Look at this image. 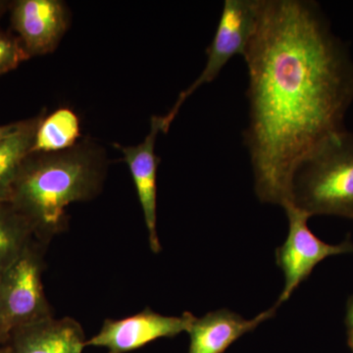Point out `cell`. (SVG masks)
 <instances>
[{
	"instance_id": "6da1fadb",
	"label": "cell",
	"mask_w": 353,
	"mask_h": 353,
	"mask_svg": "<svg viewBox=\"0 0 353 353\" xmlns=\"http://www.w3.org/2000/svg\"><path fill=\"white\" fill-rule=\"evenodd\" d=\"M243 58L250 79L243 139L255 194L283 206L297 165L345 130L353 60L320 6L308 0H259Z\"/></svg>"
},
{
	"instance_id": "7a4b0ae2",
	"label": "cell",
	"mask_w": 353,
	"mask_h": 353,
	"mask_svg": "<svg viewBox=\"0 0 353 353\" xmlns=\"http://www.w3.org/2000/svg\"><path fill=\"white\" fill-rule=\"evenodd\" d=\"M108 169L105 150L90 138L63 152L30 153L8 202L29 222L34 238L48 245L68 228L69 205L101 194Z\"/></svg>"
},
{
	"instance_id": "3957f363",
	"label": "cell",
	"mask_w": 353,
	"mask_h": 353,
	"mask_svg": "<svg viewBox=\"0 0 353 353\" xmlns=\"http://www.w3.org/2000/svg\"><path fill=\"white\" fill-rule=\"evenodd\" d=\"M289 202L310 217L353 219V132L334 134L297 165Z\"/></svg>"
},
{
	"instance_id": "277c9868",
	"label": "cell",
	"mask_w": 353,
	"mask_h": 353,
	"mask_svg": "<svg viewBox=\"0 0 353 353\" xmlns=\"http://www.w3.org/2000/svg\"><path fill=\"white\" fill-rule=\"evenodd\" d=\"M46 246L34 238L0 277V324L9 334L53 316L43 285Z\"/></svg>"
},
{
	"instance_id": "5b68a950",
	"label": "cell",
	"mask_w": 353,
	"mask_h": 353,
	"mask_svg": "<svg viewBox=\"0 0 353 353\" xmlns=\"http://www.w3.org/2000/svg\"><path fill=\"white\" fill-rule=\"evenodd\" d=\"M259 0H226L217 29L208 48V60L201 75L179 94L171 110L161 117L162 132L170 129L172 122L188 99L206 83L213 82L228 62L236 55L243 57L256 29Z\"/></svg>"
},
{
	"instance_id": "8992f818",
	"label": "cell",
	"mask_w": 353,
	"mask_h": 353,
	"mask_svg": "<svg viewBox=\"0 0 353 353\" xmlns=\"http://www.w3.org/2000/svg\"><path fill=\"white\" fill-rule=\"evenodd\" d=\"M289 219V234L284 245L276 250V261L285 275V288L276 306L287 301L299 285L312 273L318 263L334 255L353 252L350 240L329 245L318 239L307 225L310 216L287 202L282 206Z\"/></svg>"
},
{
	"instance_id": "52a82bcc",
	"label": "cell",
	"mask_w": 353,
	"mask_h": 353,
	"mask_svg": "<svg viewBox=\"0 0 353 353\" xmlns=\"http://www.w3.org/2000/svg\"><path fill=\"white\" fill-rule=\"evenodd\" d=\"M196 319L190 312L164 316L150 307L119 320L106 319L101 331L85 341V347H103L108 353H128L162 338L188 332Z\"/></svg>"
},
{
	"instance_id": "ba28073f",
	"label": "cell",
	"mask_w": 353,
	"mask_h": 353,
	"mask_svg": "<svg viewBox=\"0 0 353 353\" xmlns=\"http://www.w3.org/2000/svg\"><path fill=\"white\" fill-rule=\"evenodd\" d=\"M10 22L29 58L53 52L68 31L71 14L61 0L10 2Z\"/></svg>"
},
{
	"instance_id": "9c48e42d",
	"label": "cell",
	"mask_w": 353,
	"mask_h": 353,
	"mask_svg": "<svg viewBox=\"0 0 353 353\" xmlns=\"http://www.w3.org/2000/svg\"><path fill=\"white\" fill-rule=\"evenodd\" d=\"M161 132V118L152 116L150 131L143 143L129 146L119 143L114 145L116 150H119L131 173L139 204L143 209L150 250L154 253L161 252L157 233V170L159 158L155 152L158 134Z\"/></svg>"
},
{
	"instance_id": "30bf717a",
	"label": "cell",
	"mask_w": 353,
	"mask_h": 353,
	"mask_svg": "<svg viewBox=\"0 0 353 353\" xmlns=\"http://www.w3.org/2000/svg\"><path fill=\"white\" fill-rule=\"evenodd\" d=\"M85 333L71 317H50L17 327L9 334L11 353H83Z\"/></svg>"
},
{
	"instance_id": "8fae6325",
	"label": "cell",
	"mask_w": 353,
	"mask_h": 353,
	"mask_svg": "<svg viewBox=\"0 0 353 353\" xmlns=\"http://www.w3.org/2000/svg\"><path fill=\"white\" fill-rule=\"evenodd\" d=\"M277 308L278 306L274 305L252 320H246L228 309L209 312L201 318L196 317L187 332L190 339L189 353L226 352L227 348L241 336L271 319Z\"/></svg>"
},
{
	"instance_id": "7c38bea8",
	"label": "cell",
	"mask_w": 353,
	"mask_h": 353,
	"mask_svg": "<svg viewBox=\"0 0 353 353\" xmlns=\"http://www.w3.org/2000/svg\"><path fill=\"white\" fill-rule=\"evenodd\" d=\"M44 112L21 121L19 129L0 141V202H8L23 162L32 152L37 128Z\"/></svg>"
},
{
	"instance_id": "4fadbf2b",
	"label": "cell",
	"mask_w": 353,
	"mask_h": 353,
	"mask_svg": "<svg viewBox=\"0 0 353 353\" xmlns=\"http://www.w3.org/2000/svg\"><path fill=\"white\" fill-rule=\"evenodd\" d=\"M80 118L68 108H58L46 114L39 121L31 153L63 152L80 141Z\"/></svg>"
},
{
	"instance_id": "5bb4252c",
	"label": "cell",
	"mask_w": 353,
	"mask_h": 353,
	"mask_svg": "<svg viewBox=\"0 0 353 353\" xmlns=\"http://www.w3.org/2000/svg\"><path fill=\"white\" fill-rule=\"evenodd\" d=\"M29 222L9 202H0V277L34 240Z\"/></svg>"
},
{
	"instance_id": "9a60e30c",
	"label": "cell",
	"mask_w": 353,
	"mask_h": 353,
	"mask_svg": "<svg viewBox=\"0 0 353 353\" xmlns=\"http://www.w3.org/2000/svg\"><path fill=\"white\" fill-rule=\"evenodd\" d=\"M29 59L17 36L0 30V77Z\"/></svg>"
},
{
	"instance_id": "2e32d148",
	"label": "cell",
	"mask_w": 353,
	"mask_h": 353,
	"mask_svg": "<svg viewBox=\"0 0 353 353\" xmlns=\"http://www.w3.org/2000/svg\"><path fill=\"white\" fill-rule=\"evenodd\" d=\"M21 125V121L19 122L10 123V124L1 125L0 126V141H3L9 136L17 131L19 129Z\"/></svg>"
},
{
	"instance_id": "e0dca14e",
	"label": "cell",
	"mask_w": 353,
	"mask_h": 353,
	"mask_svg": "<svg viewBox=\"0 0 353 353\" xmlns=\"http://www.w3.org/2000/svg\"><path fill=\"white\" fill-rule=\"evenodd\" d=\"M345 322H347L348 333H353V296L348 299Z\"/></svg>"
},
{
	"instance_id": "ac0fdd59",
	"label": "cell",
	"mask_w": 353,
	"mask_h": 353,
	"mask_svg": "<svg viewBox=\"0 0 353 353\" xmlns=\"http://www.w3.org/2000/svg\"><path fill=\"white\" fill-rule=\"evenodd\" d=\"M9 334L7 333L6 329L2 327V325L0 324V345H6L7 341H8Z\"/></svg>"
},
{
	"instance_id": "d6986e66",
	"label": "cell",
	"mask_w": 353,
	"mask_h": 353,
	"mask_svg": "<svg viewBox=\"0 0 353 353\" xmlns=\"http://www.w3.org/2000/svg\"><path fill=\"white\" fill-rule=\"evenodd\" d=\"M9 6H10V2L1 1V0H0V19H1L3 14L6 13L7 10H9Z\"/></svg>"
},
{
	"instance_id": "ffe728a7",
	"label": "cell",
	"mask_w": 353,
	"mask_h": 353,
	"mask_svg": "<svg viewBox=\"0 0 353 353\" xmlns=\"http://www.w3.org/2000/svg\"><path fill=\"white\" fill-rule=\"evenodd\" d=\"M0 353H11L10 347L7 343L0 345Z\"/></svg>"
},
{
	"instance_id": "44dd1931",
	"label": "cell",
	"mask_w": 353,
	"mask_h": 353,
	"mask_svg": "<svg viewBox=\"0 0 353 353\" xmlns=\"http://www.w3.org/2000/svg\"><path fill=\"white\" fill-rule=\"evenodd\" d=\"M348 345H350V347L352 348V350L353 352V333H348Z\"/></svg>"
}]
</instances>
